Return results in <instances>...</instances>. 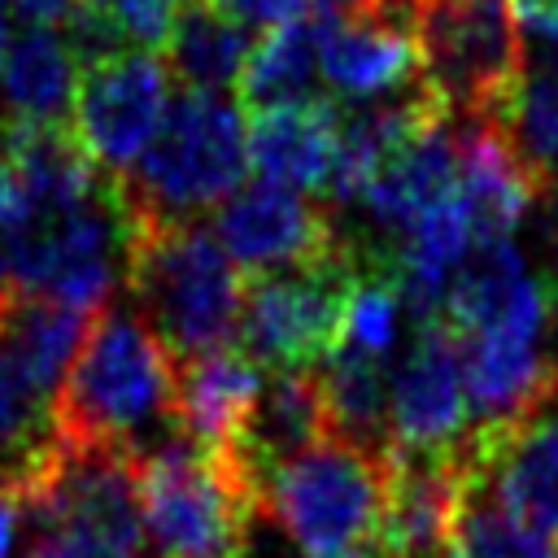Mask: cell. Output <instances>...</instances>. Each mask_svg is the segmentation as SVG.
I'll use <instances>...</instances> for the list:
<instances>
[{
	"mask_svg": "<svg viewBox=\"0 0 558 558\" xmlns=\"http://www.w3.org/2000/svg\"><path fill=\"white\" fill-rule=\"evenodd\" d=\"M57 432L65 445H122L135 462L196 445L174 414V353L140 314L96 310L57 392Z\"/></svg>",
	"mask_w": 558,
	"mask_h": 558,
	"instance_id": "1",
	"label": "cell"
},
{
	"mask_svg": "<svg viewBox=\"0 0 558 558\" xmlns=\"http://www.w3.org/2000/svg\"><path fill=\"white\" fill-rule=\"evenodd\" d=\"M122 283L140 318L174 357L222 349L235 340L244 279L218 235L201 222H157L135 214Z\"/></svg>",
	"mask_w": 558,
	"mask_h": 558,
	"instance_id": "2",
	"label": "cell"
},
{
	"mask_svg": "<svg viewBox=\"0 0 558 558\" xmlns=\"http://www.w3.org/2000/svg\"><path fill=\"white\" fill-rule=\"evenodd\" d=\"M248 166L244 109L222 92L179 87L166 100V118L144 157L122 179V192L140 218L187 222L240 187Z\"/></svg>",
	"mask_w": 558,
	"mask_h": 558,
	"instance_id": "3",
	"label": "cell"
},
{
	"mask_svg": "<svg viewBox=\"0 0 558 558\" xmlns=\"http://www.w3.org/2000/svg\"><path fill=\"white\" fill-rule=\"evenodd\" d=\"M362 275L366 270L349 235L323 262L253 275L244 283L231 344L262 371H318L344 336L349 292Z\"/></svg>",
	"mask_w": 558,
	"mask_h": 558,
	"instance_id": "4",
	"label": "cell"
},
{
	"mask_svg": "<svg viewBox=\"0 0 558 558\" xmlns=\"http://www.w3.org/2000/svg\"><path fill=\"white\" fill-rule=\"evenodd\" d=\"M266 510L292 536L301 558L375 549L384 514V458L327 436L270 475Z\"/></svg>",
	"mask_w": 558,
	"mask_h": 558,
	"instance_id": "5",
	"label": "cell"
},
{
	"mask_svg": "<svg viewBox=\"0 0 558 558\" xmlns=\"http://www.w3.org/2000/svg\"><path fill=\"white\" fill-rule=\"evenodd\" d=\"M266 501L201 445L140 462L144 536L161 558H244V536Z\"/></svg>",
	"mask_w": 558,
	"mask_h": 558,
	"instance_id": "6",
	"label": "cell"
},
{
	"mask_svg": "<svg viewBox=\"0 0 558 558\" xmlns=\"http://www.w3.org/2000/svg\"><path fill=\"white\" fill-rule=\"evenodd\" d=\"M414 48L449 118H493L523 70L514 0H414Z\"/></svg>",
	"mask_w": 558,
	"mask_h": 558,
	"instance_id": "7",
	"label": "cell"
},
{
	"mask_svg": "<svg viewBox=\"0 0 558 558\" xmlns=\"http://www.w3.org/2000/svg\"><path fill=\"white\" fill-rule=\"evenodd\" d=\"M166 87L170 70L153 48H122L78 65L70 126L105 174L126 179L144 157L166 118Z\"/></svg>",
	"mask_w": 558,
	"mask_h": 558,
	"instance_id": "8",
	"label": "cell"
},
{
	"mask_svg": "<svg viewBox=\"0 0 558 558\" xmlns=\"http://www.w3.org/2000/svg\"><path fill=\"white\" fill-rule=\"evenodd\" d=\"M214 235L231 253V262L248 270V279L323 262L344 240L318 196L266 179L235 187L227 201L214 205Z\"/></svg>",
	"mask_w": 558,
	"mask_h": 558,
	"instance_id": "9",
	"label": "cell"
},
{
	"mask_svg": "<svg viewBox=\"0 0 558 558\" xmlns=\"http://www.w3.org/2000/svg\"><path fill=\"white\" fill-rule=\"evenodd\" d=\"M392 440L410 449H449L471 427L462 336L436 318L423 323L401 366L388 375Z\"/></svg>",
	"mask_w": 558,
	"mask_h": 558,
	"instance_id": "10",
	"label": "cell"
},
{
	"mask_svg": "<svg viewBox=\"0 0 558 558\" xmlns=\"http://www.w3.org/2000/svg\"><path fill=\"white\" fill-rule=\"evenodd\" d=\"M327 436L331 423H327V397L318 371H270L235 445L214 458H222L266 501L270 475Z\"/></svg>",
	"mask_w": 558,
	"mask_h": 558,
	"instance_id": "11",
	"label": "cell"
},
{
	"mask_svg": "<svg viewBox=\"0 0 558 558\" xmlns=\"http://www.w3.org/2000/svg\"><path fill=\"white\" fill-rule=\"evenodd\" d=\"M480 462L519 523L558 536V401L514 423H475Z\"/></svg>",
	"mask_w": 558,
	"mask_h": 558,
	"instance_id": "12",
	"label": "cell"
},
{
	"mask_svg": "<svg viewBox=\"0 0 558 558\" xmlns=\"http://www.w3.org/2000/svg\"><path fill=\"white\" fill-rule=\"evenodd\" d=\"M453 122L462 140L458 201L471 218L475 244L510 240V231L545 192V179L519 157L514 140L497 118H453Z\"/></svg>",
	"mask_w": 558,
	"mask_h": 558,
	"instance_id": "13",
	"label": "cell"
},
{
	"mask_svg": "<svg viewBox=\"0 0 558 558\" xmlns=\"http://www.w3.org/2000/svg\"><path fill=\"white\" fill-rule=\"evenodd\" d=\"M458 166H462V140H458V122L445 113L432 126H423L414 140H405L397 153H388L357 201L366 205L375 227L397 244L414 218L458 196Z\"/></svg>",
	"mask_w": 558,
	"mask_h": 558,
	"instance_id": "14",
	"label": "cell"
},
{
	"mask_svg": "<svg viewBox=\"0 0 558 558\" xmlns=\"http://www.w3.org/2000/svg\"><path fill=\"white\" fill-rule=\"evenodd\" d=\"M445 323L458 336L493 327H545L549 296L545 283L527 275L510 240L475 244L445 283Z\"/></svg>",
	"mask_w": 558,
	"mask_h": 558,
	"instance_id": "15",
	"label": "cell"
},
{
	"mask_svg": "<svg viewBox=\"0 0 558 558\" xmlns=\"http://www.w3.org/2000/svg\"><path fill=\"white\" fill-rule=\"evenodd\" d=\"M318 65L331 100H366L423 74L414 35L362 9L318 13Z\"/></svg>",
	"mask_w": 558,
	"mask_h": 558,
	"instance_id": "16",
	"label": "cell"
},
{
	"mask_svg": "<svg viewBox=\"0 0 558 558\" xmlns=\"http://www.w3.org/2000/svg\"><path fill=\"white\" fill-rule=\"evenodd\" d=\"M336 153H340V109L331 96L314 105L248 113V166L266 183L323 201L336 170Z\"/></svg>",
	"mask_w": 558,
	"mask_h": 558,
	"instance_id": "17",
	"label": "cell"
},
{
	"mask_svg": "<svg viewBox=\"0 0 558 558\" xmlns=\"http://www.w3.org/2000/svg\"><path fill=\"white\" fill-rule=\"evenodd\" d=\"M266 375L235 344L174 357V414L205 453H227Z\"/></svg>",
	"mask_w": 558,
	"mask_h": 558,
	"instance_id": "18",
	"label": "cell"
},
{
	"mask_svg": "<svg viewBox=\"0 0 558 558\" xmlns=\"http://www.w3.org/2000/svg\"><path fill=\"white\" fill-rule=\"evenodd\" d=\"M235 92L244 113L327 100L323 65H318V17H292L270 26L253 44Z\"/></svg>",
	"mask_w": 558,
	"mask_h": 558,
	"instance_id": "19",
	"label": "cell"
},
{
	"mask_svg": "<svg viewBox=\"0 0 558 558\" xmlns=\"http://www.w3.org/2000/svg\"><path fill=\"white\" fill-rule=\"evenodd\" d=\"M323 397H327V423L331 436L344 445H357L375 458L392 453V410H388V375L384 357L340 340L336 353L318 366Z\"/></svg>",
	"mask_w": 558,
	"mask_h": 558,
	"instance_id": "20",
	"label": "cell"
},
{
	"mask_svg": "<svg viewBox=\"0 0 558 558\" xmlns=\"http://www.w3.org/2000/svg\"><path fill=\"white\" fill-rule=\"evenodd\" d=\"M253 44V26L227 17L205 0H179V13L161 44V61L187 92H227L240 83Z\"/></svg>",
	"mask_w": 558,
	"mask_h": 558,
	"instance_id": "21",
	"label": "cell"
},
{
	"mask_svg": "<svg viewBox=\"0 0 558 558\" xmlns=\"http://www.w3.org/2000/svg\"><path fill=\"white\" fill-rule=\"evenodd\" d=\"M74 83H78V61L57 26L31 22L17 39H9V52L0 65V92L13 118L70 122Z\"/></svg>",
	"mask_w": 558,
	"mask_h": 558,
	"instance_id": "22",
	"label": "cell"
},
{
	"mask_svg": "<svg viewBox=\"0 0 558 558\" xmlns=\"http://www.w3.org/2000/svg\"><path fill=\"white\" fill-rule=\"evenodd\" d=\"M536 48L523 57V70L493 113L514 140L519 157L545 179H558V31H532Z\"/></svg>",
	"mask_w": 558,
	"mask_h": 558,
	"instance_id": "23",
	"label": "cell"
},
{
	"mask_svg": "<svg viewBox=\"0 0 558 558\" xmlns=\"http://www.w3.org/2000/svg\"><path fill=\"white\" fill-rule=\"evenodd\" d=\"M401 296L397 283L384 275H366L357 279V288L349 292V310H344V336L349 344H362L371 353H392L397 344V318H401Z\"/></svg>",
	"mask_w": 558,
	"mask_h": 558,
	"instance_id": "24",
	"label": "cell"
},
{
	"mask_svg": "<svg viewBox=\"0 0 558 558\" xmlns=\"http://www.w3.org/2000/svg\"><path fill=\"white\" fill-rule=\"evenodd\" d=\"M78 4L96 9L100 17H109L131 48H157V44H166L170 22L179 13V0H78Z\"/></svg>",
	"mask_w": 558,
	"mask_h": 558,
	"instance_id": "25",
	"label": "cell"
},
{
	"mask_svg": "<svg viewBox=\"0 0 558 558\" xmlns=\"http://www.w3.org/2000/svg\"><path fill=\"white\" fill-rule=\"evenodd\" d=\"M31 558H135V554L87 532H39Z\"/></svg>",
	"mask_w": 558,
	"mask_h": 558,
	"instance_id": "26",
	"label": "cell"
},
{
	"mask_svg": "<svg viewBox=\"0 0 558 558\" xmlns=\"http://www.w3.org/2000/svg\"><path fill=\"white\" fill-rule=\"evenodd\" d=\"M214 9H222L227 17L244 22V26H279V22H292V17H305V4L310 0H205Z\"/></svg>",
	"mask_w": 558,
	"mask_h": 558,
	"instance_id": "27",
	"label": "cell"
},
{
	"mask_svg": "<svg viewBox=\"0 0 558 558\" xmlns=\"http://www.w3.org/2000/svg\"><path fill=\"white\" fill-rule=\"evenodd\" d=\"M26 214H31V196H26V187H22V174H17L13 157L0 148V235H4L9 227H17Z\"/></svg>",
	"mask_w": 558,
	"mask_h": 558,
	"instance_id": "28",
	"label": "cell"
},
{
	"mask_svg": "<svg viewBox=\"0 0 558 558\" xmlns=\"http://www.w3.org/2000/svg\"><path fill=\"white\" fill-rule=\"evenodd\" d=\"M532 31H558V0H519Z\"/></svg>",
	"mask_w": 558,
	"mask_h": 558,
	"instance_id": "29",
	"label": "cell"
},
{
	"mask_svg": "<svg viewBox=\"0 0 558 558\" xmlns=\"http://www.w3.org/2000/svg\"><path fill=\"white\" fill-rule=\"evenodd\" d=\"M318 13H349V9H357L362 0H310Z\"/></svg>",
	"mask_w": 558,
	"mask_h": 558,
	"instance_id": "30",
	"label": "cell"
},
{
	"mask_svg": "<svg viewBox=\"0 0 558 558\" xmlns=\"http://www.w3.org/2000/svg\"><path fill=\"white\" fill-rule=\"evenodd\" d=\"M9 296H13V283H4V279H0V318H4V305H9Z\"/></svg>",
	"mask_w": 558,
	"mask_h": 558,
	"instance_id": "31",
	"label": "cell"
},
{
	"mask_svg": "<svg viewBox=\"0 0 558 558\" xmlns=\"http://www.w3.org/2000/svg\"><path fill=\"white\" fill-rule=\"evenodd\" d=\"M445 558H449V554H445Z\"/></svg>",
	"mask_w": 558,
	"mask_h": 558,
	"instance_id": "32",
	"label": "cell"
}]
</instances>
